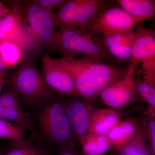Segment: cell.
Returning a JSON list of instances; mask_svg holds the SVG:
<instances>
[{
  "label": "cell",
  "mask_w": 155,
  "mask_h": 155,
  "mask_svg": "<svg viewBox=\"0 0 155 155\" xmlns=\"http://www.w3.org/2000/svg\"><path fill=\"white\" fill-rule=\"evenodd\" d=\"M54 60L71 74L78 97L87 102L95 101L104 89L122 79L127 69L88 58Z\"/></svg>",
  "instance_id": "6da1fadb"
},
{
  "label": "cell",
  "mask_w": 155,
  "mask_h": 155,
  "mask_svg": "<svg viewBox=\"0 0 155 155\" xmlns=\"http://www.w3.org/2000/svg\"><path fill=\"white\" fill-rule=\"evenodd\" d=\"M5 85L16 91L24 105L35 110L57 94L48 86L41 72L30 58L22 60L16 71L6 79Z\"/></svg>",
  "instance_id": "7a4b0ae2"
},
{
  "label": "cell",
  "mask_w": 155,
  "mask_h": 155,
  "mask_svg": "<svg viewBox=\"0 0 155 155\" xmlns=\"http://www.w3.org/2000/svg\"><path fill=\"white\" fill-rule=\"evenodd\" d=\"M35 118L46 141L58 152L75 146L77 140L64 110L62 95L56 94L36 110Z\"/></svg>",
  "instance_id": "3957f363"
},
{
  "label": "cell",
  "mask_w": 155,
  "mask_h": 155,
  "mask_svg": "<svg viewBox=\"0 0 155 155\" xmlns=\"http://www.w3.org/2000/svg\"><path fill=\"white\" fill-rule=\"evenodd\" d=\"M57 52L62 58H86L112 64L115 59L103 46L99 40L78 28L58 29L51 52Z\"/></svg>",
  "instance_id": "277c9868"
},
{
  "label": "cell",
  "mask_w": 155,
  "mask_h": 155,
  "mask_svg": "<svg viewBox=\"0 0 155 155\" xmlns=\"http://www.w3.org/2000/svg\"><path fill=\"white\" fill-rule=\"evenodd\" d=\"M114 3L101 10L92 19L78 29L93 37L100 33H102L104 36H107L132 30L139 22L147 20L145 18L132 16Z\"/></svg>",
  "instance_id": "5b68a950"
},
{
  "label": "cell",
  "mask_w": 155,
  "mask_h": 155,
  "mask_svg": "<svg viewBox=\"0 0 155 155\" xmlns=\"http://www.w3.org/2000/svg\"><path fill=\"white\" fill-rule=\"evenodd\" d=\"M137 62L132 60L124 77L101 92L99 97L104 104L116 110L143 101L135 84V69Z\"/></svg>",
  "instance_id": "8992f818"
},
{
  "label": "cell",
  "mask_w": 155,
  "mask_h": 155,
  "mask_svg": "<svg viewBox=\"0 0 155 155\" xmlns=\"http://www.w3.org/2000/svg\"><path fill=\"white\" fill-rule=\"evenodd\" d=\"M132 47L133 60L141 63L144 80L155 87V31L147 28L143 21L136 25Z\"/></svg>",
  "instance_id": "52a82bcc"
},
{
  "label": "cell",
  "mask_w": 155,
  "mask_h": 155,
  "mask_svg": "<svg viewBox=\"0 0 155 155\" xmlns=\"http://www.w3.org/2000/svg\"><path fill=\"white\" fill-rule=\"evenodd\" d=\"M29 28L42 47L51 51L57 27L53 13L41 8L36 1H26L23 8Z\"/></svg>",
  "instance_id": "ba28073f"
},
{
  "label": "cell",
  "mask_w": 155,
  "mask_h": 155,
  "mask_svg": "<svg viewBox=\"0 0 155 155\" xmlns=\"http://www.w3.org/2000/svg\"><path fill=\"white\" fill-rule=\"evenodd\" d=\"M18 94L10 87L6 86L0 93V119L8 121L29 132L34 138L40 141L41 138L33 125L29 114L20 105Z\"/></svg>",
  "instance_id": "9c48e42d"
},
{
  "label": "cell",
  "mask_w": 155,
  "mask_h": 155,
  "mask_svg": "<svg viewBox=\"0 0 155 155\" xmlns=\"http://www.w3.org/2000/svg\"><path fill=\"white\" fill-rule=\"evenodd\" d=\"M41 73L48 86L56 93L78 97L72 75L56 63L48 52L41 56Z\"/></svg>",
  "instance_id": "30bf717a"
},
{
  "label": "cell",
  "mask_w": 155,
  "mask_h": 155,
  "mask_svg": "<svg viewBox=\"0 0 155 155\" xmlns=\"http://www.w3.org/2000/svg\"><path fill=\"white\" fill-rule=\"evenodd\" d=\"M20 7L15 5L11 11L0 20V43L9 41L17 42L24 49L30 45V35H33L29 27H25Z\"/></svg>",
  "instance_id": "8fae6325"
},
{
  "label": "cell",
  "mask_w": 155,
  "mask_h": 155,
  "mask_svg": "<svg viewBox=\"0 0 155 155\" xmlns=\"http://www.w3.org/2000/svg\"><path fill=\"white\" fill-rule=\"evenodd\" d=\"M64 110L77 140L89 133L92 111L86 101L72 95H62Z\"/></svg>",
  "instance_id": "7c38bea8"
},
{
  "label": "cell",
  "mask_w": 155,
  "mask_h": 155,
  "mask_svg": "<svg viewBox=\"0 0 155 155\" xmlns=\"http://www.w3.org/2000/svg\"><path fill=\"white\" fill-rule=\"evenodd\" d=\"M121 117L119 111L111 108L92 111L89 133L107 135L120 120Z\"/></svg>",
  "instance_id": "4fadbf2b"
},
{
  "label": "cell",
  "mask_w": 155,
  "mask_h": 155,
  "mask_svg": "<svg viewBox=\"0 0 155 155\" xmlns=\"http://www.w3.org/2000/svg\"><path fill=\"white\" fill-rule=\"evenodd\" d=\"M142 125L135 119L119 120L107 135L112 147L118 149L129 142Z\"/></svg>",
  "instance_id": "5bb4252c"
},
{
  "label": "cell",
  "mask_w": 155,
  "mask_h": 155,
  "mask_svg": "<svg viewBox=\"0 0 155 155\" xmlns=\"http://www.w3.org/2000/svg\"><path fill=\"white\" fill-rule=\"evenodd\" d=\"M114 2L115 1L109 0H86L78 9L69 28H81L101 10Z\"/></svg>",
  "instance_id": "9a60e30c"
},
{
  "label": "cell",
  "mask_w": 155,
  "mask_h": 155,
  "mask_svg": "<svg viewBox=\"0 0 155 155\" xmlns=\"http://www.w3.org/2000/svg\"><path fill=\"white\" fill-rule=\"evenodd\" d=\"M81 155H103L112 147L107 135L87 134L78 140Z\"/></svg>",
  "instance_id": "2e32d148"
},
{
  "label": "cell",
  "mask_w": 155,
  "mask_h": 155,
  "mask_svg": "<svg viewBox=\"0 0 155 155\" xmlns=\"http://www.w3.org/2000/svg\"><path fill=\"white\" fill-rule=\"evenodd\" d=\"M147 132L142 125L130 141L118 149L114 155H153L147 140Z\"/></svg>",
  "instance_id": "e0dca14e"
},
{
  "label": "cell",
  "mask_w": 155,
  "mask_h": 155,
  "mask_svg": "<svg viewBox=\"0 0 155 155\" xmlns=\"http://www.w3.org/2000/svg\"><path fill=\"white\" fill-rule=\"evenodd\" d=\"M116 2L134 17L148 19L155 16L154 0H117Z\"/></svg>",
  "instance_id": "ac0fdd59"
},
{
  "label": "cell",
  "mask_w": 155,
  "mask_h": 155,
  "mask_svg": "<svg viewBox=\"0 0 155 155\" xmlns=\"http://www.w3.org/2000/svg\"><path fill=\"white\" fill-rule=\"evenodd\" d=\"M85 2L86 0L67 1L57 12L53 13L57 28L60 30L69 28L78 9Z\"/></svg>",
  "instance_id": "d6986e66"
},
{
  "label": "cell",
  "mask_w": 155,
  "mask_h": 155,
  "mask_svg": "<svg viewBox=\"0 0 155 155\" xmlns=\"http://www.w3.org/2000/svg\"><path fill=\"white\" fill-rule=\"evenodd\" d=\"M24 49L21 45L13 41L0 43V58L8 67L17 66L23 60Z\"/></svg>",
  "instance_id": "ffe728a7"
},
{
  "label": "cell",
  "mask_w": 155,
  "mask_h": 155,
  "mask_svg": "<svg viewBox=\"0 0 155 155\" xmlns=\"http://www.w3.org/2000/svg\"><path fill=\"white\" fill-rule=\"evenodd\" d=\"M25 133L23 129L17 125L0 119V138L11 140L16 145L25 140Z\"/></svg>",
  "instance_id": "44dd1931"
},
{
  "label": "cell",
  "mask_w": 155,
  "mask_h": 155,
  "mask_svg": "<svg viewBox=\"0 0 155 155\" xmlns=\"http://www.w3.org/2000/svg\"><path fill=\"white\" fill-rule=\"evenodd\" d=\"M135 39L134 29L124 32H119L107 36H104L101 40H99L101 44L105 48L118 46H132Z\"/></svg>",
  "instance_id": "7402d4cb"
},
{
  "label": "cell",
  "mask_w": 155,
  "mask_h": 155,
  "mask_svg": "<svg viewBox=\"0 0 155 155\" xmlns=\"http://www.w3.org/2000/svg\"><path fill=\"white\" fill-rule=\"evenodd\" d=\"M136 88L143 101L147 103L154 114L155 109V87L144 81L135 79Z\"/></svg>",
  "instance_id": "603a6c76"
},
{
  "label": "cell",
  "mask_w": 155,
  "mask_h": 155,
  "mask_svg": "<svg viewBox=\"0 0 155 155\" xmlns=\"http://www.w3.org/2000/svg\"><path fill=\"white\" fill-rule=\"evenodd\" d=\"M4 155H46L40 148L25 140L19 144L14 145L13 149Z\"/></svg>",
  "instance_id": "cb8c5ba5"
},
{
  "label": "cell",
  "mask_w": 155,
  "mask_h": 155,
  "mask_svg": "<svg viewBox=\"0 0 155 155\" xmlns=\"http://www.w3.org/2000/svg\"><path fill=\"white\" fill-rule=\"evenodd\" d=\"M131 46H118L106 48L110 55L115 60L121 61H130L133 60Z\"/></svg>",
  "instance_id": "d4e9b609"
},
{
  "label": "cell",
  "mask_w": 155,
  "mask_h": 155,
  "mask_svg": "<svg viewBox=\"0 0 155 155\" xmlns=\"http://www.w3.org/2000/svg\"><path fill=\"white\" fill-rule=\"evenodd\" d=\"M66 0H36L38 5L45 11L50 13H54L57 9L61 8L66 2Z\"/></svg>",
  "instance_id": "484cf974"
},
{
  "label": "cell",
  "mask_w": 155,
  "mask_h": 155,
  "mask_svg": "<svg viewBox=\"0 0 155 155\" xmlns=\"http://www.w3.org/2000/svg\"><path fill=\"white\" fill-rule=\"evenodd\" d=\"M147 136L149 140V145L152 152L155 155V120L153 116L149 121Z\"/></svg>",
  "instance_id": "4316f807"
},
{
  "label": "cell",
  "mask_w": 155,
  "mask_h": 155,
  "mask_svg": "<svg viewBox=\"0 0 155 155\" xmlns=\"http://www.w3.org/2000/svg\"><path fill=\"white\" fill-rule=\"evenodd\" d=\"M75 146L67 147L60 150L57 155H79L75 152L74 148Z\"/></svg>",
  "instance_id": "83f0119b"
},
{
  "label": "cell",
  "mask_w": 155,
  "mask_h": 155,
  "mask_svg": "<svg viewBox=\"0 0 155 155\" xmlns=\"http://www.w3.org/2000/svg\"><path fill=\"white\" fill-rule=\"evenodd\" d=\"M12 8H11L3 3L0 2V20L9 13Z\"/></svg>",
  "instance_id": "f1b7e54d"
},
{
  "label": "cell",
  "mask_w": 155,
  "mask_h": 155,
  "mask_svg": "<svg viewBox=\"0 0 155 155\" xmlns=\"http://www.w3.org/2000/svg\"><path fill=\"white\" fill-rule=\"evenodd\" d=\"M6 78L4 77L2 72H0V93L3 90L5 85Z\"/></svg>",
  "instance_id": "f546056e"
},
{
  "label": "cell",
  "mask_w": 155,
  "mask_h": 155,
  "mask_svg": "<svg viewBox=\"0 0 155 155\" xmlns=\"http://www.w3.org/2000/svg\"><path fill=\"white\" fill-rule=\"evenodd\" d=\"M8 68L5 62L0 58V72H2L3 70Z\"/></svg>",
  "instance_id": "4dcf8cb0"
},
{
  "label": "cell",
  "mask_w": 155,
  "mask_h": 155,
  "mask_svg": "<svg viewBox=\"0 0 155 155\" xmlns=\"http://www.w3.org/2000/svg\"><path fill=\"white\" fill-rule=\"evenodd\" d=\"M5 153L4 152V151L2 150V148L0 147V155H4Z\"/></svg>",
  "instance_id": "1f68e13d"
},
{
  "label": "cell",
  "mask_w": 155,
  "mask_h": 155,
  "mask_svg": "<svg viewBox=\"0 0 155 155\" xmlns=\"http://www.w3.org/2000/svg\"></svg>",
  "instance_id": "d6a6232c"
}]
</instances>
